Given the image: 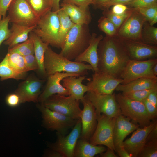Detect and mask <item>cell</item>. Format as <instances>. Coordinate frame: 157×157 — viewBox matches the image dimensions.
Segmentation results:
<instances>
[{
  "mask_svg": "<svg viewBox=\"0 0 157 157\" xmlns=\"http://www.w3.org/2000/svg\"><path fill=\"white\" fill-rule=\"evenodd\" d=\"M97 53L99 71L117 78H120L121 73L131 60L121 39L117 35L104 37L99 44Z\"/></svg>",
  "mask_w": 157,
  "mask_h": 157,
  "instance_id": "6da1fadb",
  "label": "cell"
},
{
  "mask_svg": "<svg viewBox=\"0 0 157 157\" xmlns=\"http://www.w3.org/2000/svg\"><path fill=\"white\" fill-rule=\"evenodd\" d=\"M44 66L47 77L56 72L75 73L81 76L94 69L90 65L70 60L54 51L49 46L44 54Z\"/></svg>",
  "mask_w": 157,
  "mask_h": 157,
  "instance_id": "7a4b0ae2",
  "label": "cell"
},
{
  "mask_svg": "<svg viewBox=\"0 0 157 157\" xmlns=\"http://www.w3.org/2000/svg\"><path fill=\"white\" fill-rule=\"evenodd\" d=\"M91 37L88 25L75 24L68 33L60 53L70 60H74L88 47Z\"/></svg>",
  "mask_w": 157,
  "mask_h": 157,
  "instance_id": "3957f363",
  "label": "cell"
},
{
  "mask_svg": "<svg viewBox=\"0 0 157 157\" xmlns=\"http://www.w3.org/2000/svg\"><path fill=\"white\" fill-rule=\"evenodd\" d=\"M59 29L58 11L51 10L39 19L32 31L44 42L61 49L59 40Z\"/></svg>",
  "mask_w": 157,
  "mask_h": 157,
  "instance_id": "277c9868",
  "label": "cell"
},
{
  "mask_svg": "<svg viewBox=\"0 0 157 157\" xmlns=\"http://www.w3.org/2000/svg\"><path fill=\"white\" fill-rule=\"evenodd\" d=\"M121 114L129 118L143 127L149 125L151 120L143 103L131 99L119 93L115 94Z\"/></svg>",
  "mask_w": 157,
  "mask_h": 157,
  "instance_id": "5b68a950",
  "label": "cell"
},
{
  "mask_svg": "<svg viewBox=\"0 0 157 157\" xmlns=\"http://www.w3.org/2000/svg\"><path fill=\"white\" fill-rule=\"evenodd\" d=\"M80 102L71 95L56 94L49 97L42 104L52 110L78 120L80 119L82 110L80 107Z\"/></svg>",
  "mask_w": 157,
  "mask_h": 157,
  "instance_id": "8992f818",
  "label": "cell"
},
{
  "mask_svg": "<svg viewBox=\"0 0 157 157\" xmlns=\"http://www.w3.org/2000/svg\"><path fill=\"white\" fill-rule=\"evenodd\" d=\"M42 114L43 124L47 129L56 131L63 135H66L72 129L77 120L67 117L44 106L42 103L38 106Z\"/></svg>",
  "mask_w": 157,
  "mask_h": 157,
  "instance_id": "52a82bcc",
  "label": "cell"
},
{
  "mask_svg": "<svg viewBox=\"0 0 157 157\" xmlns=\"http://www.w3.org/2000/svg\"><path fill=\"white\" fill-rule=\"evenodd\" d=\"M96 114L97 124L90 142L95 145H104L115 151L113 134L116 117H109L103 114Z\"/></svg>",
  "mask_w": 157,
  "mask_h": 157,
  "instance_id": "ba28073f",
  "label": "cell"
},
{
  "mask_svg": "<svg viewBox=\"0 0 157 157\" xmlns=\"http://www.w3.org/2000/svg\"><path fill=\"white\" fill-rule=\"evenodd\" d=\"M157 63V58L144 60H131L121 73L120 78L123 80L121 84L124 85L140 78H153L152 67Z\"/></svg>",
  "mask_w": 157,
  "mask_h": 157,
  "instance_id": "9c48e42d",
  "label": "cell"
},
{
  "mask_svg": "<svg viewBox=\"0 0 157 157\" xmlns=\"http://www.w3.org/2000/svg\"><path fill=\"white\" fill-rule=\"evenodd\" d=\"M10 22L27 26L37 25L39 19L26 0H13L8 8Z\"/></svg>",
  "mask_w": 157,
  "mask_h": 157,
  "instance_id": "30bf717a",
  "label": "cell"
},
{
  "mask_svg": "<svg viewBox=\"0 0 157 157\" xmlns=\"http://www.w3.org/2000/svg\"><path fill=\"white\" fill-rule=\"evenodd\" d=\"M81 129V121L79 119L68 135H63L56 132V141L54 143H48V146L51 149L60 153L63 157H74L75 147L80 137Z\"/></svg>",
  "mask_w": 157,
  "mask_h": 157,
  "instance_id": "8fae6325",
  "label": "cell"
},
{
  "mask_svg": "<svg viewBox=\"0 0 157 157\" xmlns=\"http://www.w3.org/2000/svg\"><path fill=\"white\" fill-rule=\"evenodd\" d=\"M85 95L94 107L97 114H103L111 118L121 114L115 94H99L88 91Z\"/></svg>",
  "mask_w": 157,
  "mask_h": 157,
  "instance_id": "7c38bea8",
  "label": "cell"
},
{
  "mask_svg": "<svg viewBox=\"0 0 157 157\" xmlns=\"http://www.w3.org/2000/svg\"><path fill=\"white\" fill-rule=\"evenodd\" d=\"M146 21L144 17L136 9L133 8L118 29L116 35L122 38L140 41L142 27Z\"/></svg>",
  "mask_w": 157,
  "mask_h": 157,
  "instance_id": "4fadbf2b",
  "label": "cell"
},
{
  "mask_svg": "<svg viewBox=\"0 0 157 157\" xmlns=\"http://www.w3.org/2000/svg\"><path fill=\"white\" fill-rule=\"evenodd\" d=\"M122 81L121 78H115L104 72H94L92 78L87 84L88 91L99 94H112Z\"/></svg>",
  "mask_w": 157,
  "mask_h": 157,
  "instance_id": "5bb4252c",
  "label": "cell"
},
{
  "mask_svg": "<svg viewBox=\"0 0 157 157\" xmlns=\"http://www.w3.org/2000/svg\"><path fill=\"white\" fill-rule=\"evenodd\" d=\"M119 38L131 60H141L157 58V46L148 44L139 41Z\"/></svg>",
  "mask_w": 157,
  "mask_h": 157,
  "instance_id": "9a60e30c",
  "label": "cell"
},
{
  "mask_svg": "<svg viewBox=\"0 0 157 157\" xmlns=\"http://www.w3.org/2000/svg\"><path fill=\"white\" fill-rule=\"evenodd\" d=\"M80 101L83 104V108L80 116L82 129L79 138L88 141L97 126L96 113L94 107L85 95Z\"/></svg>",
  "mask_w": 157,
  "mask_h": 157,
  "instance_id": "2e32d148",
  "label": "cell"
},
{
  "mask_svg": "<svg viewBox=\"0 0 157 157\" xmlns=\"http://www.w3.org/2000/svg\"><path fill=\"white\" fill-rule=\"evenodd\" d=\"M44 81L31 75L20 83L15 92L19 97L20 103L38 101Z\"/></svg>",
  "mask_w": 157,
  "mask_h": 157,
  "instance_id": "e0dca14e",
  "label": "cell"
},
{
  "mask_svg": "<svg viewBox=\"0 0 157 157\" xmlns=\"http://www.w3.org/2000/svg\"><path fill=\"white\" fill-rule=\"evenodd\" d=\"M81 76L75 73L56 72L47 77V81L45 87L39 96L38 101L41 103L52 95L58 94L68 96L69 94L68 90L60 83L63 79L70 76L78 77Z\"/></svg>",
  "mask_w": 157,
  "mask_h": 157,
  "instance_id": "ac0fdd59",
  "label": "cell"
},
{
  "mask_svg": "<svg viewBox=\"0 0 157 157\" xmlns=\"http://www.w3.org/2000/svg\"><path fill=\"white\" fill-rule=\"evenodd\" d=\"M157 124V121L148 126L138 128L131 136L123 142V146L131 157H137L144 146L149 133Z\"/></svg>",
  "mask_w": 157,
  "mask_h": 157,
  "instance_id": "d6986e66",
  "label": "cell"
},
{
  "mask_svg": "<svg viewBox=\"0 0 157 157\" xmlns=\"http://www.w3.org/2000/svg\"><path fill=\"white\" fill-rule=\"evenodd\" d=\"M129 118L122 114L116 117L113 134L115 149L123 146L125 138L138 128L139 124L131 122Z\"/></svg>",
  "mask_w": 157,
  "mask_h": 157,
  "instance_id": "ffe728a7",
  "label": "cell"
},
{
  "mask_svg": "<svg viewBox=\"0 0 157 157\" xmlns=\"http://www.w3.org/2000/svg\"><path fill=\"white\" fill-rule=\"evenodd\" d=\"M103 37L101 34L98 35L95 33H92L89 46L82 53L74 59V61L79 62H87L93 67L94 72H99L97 49L99 44Z\"/></svg>",
  "mask_w": 157,
  "mask_h": 157,
  "instance_id": "44dd1931",
  "label": "cell"
},
{
  "mask_svg": "<svg viewBox=\"0 0 157 157\" xmlns=\"http://www.w3.org/2000/svg\"><path fill=\"white\" fill-rule=\"evenodd\" d=\"M91 78L85 76H70L63 79V86L76 100L80 101L84 97V94L88 91L87 86L82 83L83 80L90 81Z\"/></svg>",
  "mask_w": 157,
  "mask_h": 157,
  "instance_id": "7402d4cb",
  "label": "cell"
},
{
  "mask_svg": "<svg viewBox=\"0 0 157 157\" xmlns=\"http://www.w3.org/2000/svg\"><path fill=\"white\" fill-rule=\"evenodd\" d=\"M61 8L75 24L88 25L92 17L89 8L84 9L74 4L62 3Z\"/></svg>",
  "mask_w": 157,
  "mask_h": 157,
  "instance_id": "603a6c76",
  "label": "cell"
},
{
  "mask_svg": "<svg viewBox=\"0 0 157 157\" xmlns=\"http://www.w3.org/2000/svg\"><path fill=\"white\" fill-rule=\"evenodd\" d=\"M37 25L27 26L12 23L11 33L9 38L3 42L10 49L16 44L23 42L29 38L28 34Z\"/></svg>",
  "mask_w": 157,
  "mask_h": 157,
  "instance_id": "cb8c5ba5",
  "label": "cell"
},
{
  "mask_svg": "<svg viewBox=\"0 0 157 157\" xmlns=\"http://www.w3.org/2000/svg\"><path fill=\"white\" fill-rule=\"evenodd\" d=\"M156 87H157V77L153 78H140L125 84H120L115 90L125 92L149 89Z\"/></svg>",
  "mask_w": 157,
  "mask_h": 157,
  "instance_id": "d4e9b609",
  "label": "cell"
},
{
  "mask_svg": "<svg viewBox=\"0 0 157 157\" xmlns=\"http://www.w3.org/2000/svg\"><path fill=\"white\" fill-rule=\"evenodd\" d=\"M29 36L32 37L33 40L34 55L38 65V71L43 76L47 77L44 68V57L45 53L49 45L43 42L32 31L30 33Z\"/></svg>",
  "mask_w": 157,
  "mask_h": 157,
  "instance_id": "484cf974",
  "label": "cell"
},
{
  "mask_svg": "<svg viewBox=\"0 0 157 157\" xmlns=\"http://www.w3.org/2000/svg\"><path fill=\"white\" fill-rule=\"evenodd\" d=\"M58 14L60 22L59 40L61 49L64 46L68 33L75 24L62 8L58 11Z\"/></svg>",
  "mask_w": 157,
  "mask_h": 157,
  "instance_id": "4316f807",
  "label": "cell"
},
{
  "mask_svg": "<svg viewBox=\"0 0 157 157\" xmlns=\"http://www.w3.org/2000/svg\"><path fill=\"white\" fill-rule=\"evenodd\" d=\"M26 73H22L17 71L8 63L5 58L0 63V80L4 81L8 79L18 80L24 78Z\"/></svg>",
  "mask_w": 157,
  "mask_h": 157,
  "instance_id": "83f0119b",
  "label": "cell"
},
{
  "mask_svg": "<svg viewBox=\"0 0 157 157\" xmlns=\"http://www.w3.org/2000/svg\"><path fill=\"white\" fill-rule=\"evenodd\" d=\"M35 15L39 19L51 10L52 0H26Z\"/></svg>",
  "mask_w": 157,
  "mask_h": 157,
  "instance_id": "f1b7e54d",
  "label": "cell"
},
{
  "mask_svg": "<svg viewBox=\"0 0 157 157\" xmlns=\"http://www.w3.org/2000/svg\"><path fill=\"white\" fill-rule=\"evenodd\" d=\"M151 45L157 46V28L150 25L146 21L144 23L142 31L140 41Z\"/></svg>",
  "mask_w": 157,
  "mask_h": 157,
  "instance_id": "f546056e",
  "label": "cell"
},
{
  "mask_svg": "<svg viewBox=\"0 0 157 157\" xmlns=\"http://www.w3.org/2000/svg\"><path fill=\"white\" fill-rule=\"evenodd\" d=\"M8 64L19 72L27 73L23 56L15 52L8 51L5 56Z\"/></svg>",
  "mask_w": 157,
  "mask_h": 157,
  "instance_id": "4dcf8cb0",
  "label": "cell"
},
{
  "mask_svg": "<svg viewBox=\"0 0 157 157\" xmlns=\"http://www.w3.org/2000/svg\"><path fill=\"white\" fill-rule=\"evenodd\" d=\"M8 51L16 53L23 56L34 54L33 40L32 37L29 36L26 40L8 49Z\"/></svg>",
  "mask_w": 157,
  "mask_h": 157,
  "instance_id": "1f68e13d",
  "label": "cell"
},
{
  "mask_svg": "<svg viewBox=\"0 0 157 157\" xmlns=\"http://www.w3.org/2000/svg\"><path fill=\"white\" fill-rule=\"evenodd\" d=\"M133 8H129L124 13L120 15L114 14L109 9L103 10L104 16L109 19L115 25L117 30L126 19L133 11Z\"/></svg>",
  "mask_w": 157,
  "mask_h": 157,
  "instance_id": "d6a6232c",
  "label": "cell"
},
{
  "mask_svg": "<svg viewBox=\"0 0 157 157\" xmlns=\"http://www.w3.org/2000/svg\"><path fill=\"white\" fill-rule=\"evenodd\" d=\"M93 145L88 141L78 139L75 147L74 157H91Z\"/></svg>",
  "mask_w": 157,
  "mask_h": 157,
  "instance_id": "836d02e7",
  "label": "cell"
},
{
  "mask_svg": "<svg viewBox=\"0 0 157 157\" xmlns=\"http://www.w3.org/2000/svg\"><path fill=\"white\" fill-rule=\"evenodd\" d=\"M98 26L107 36H113L116 35L117 28L109 19L104 16L99 19Z\"/></svg>",
  "mask_w": 157,
  "mask_h": 157,
  "instance_id": "e575fe53",
  "label": "cell"
},
{
  "mask_svg": "<svg viewBox=\"0 0 157 157\" xmlns=\"http://www.w3.org/2000/svg\"><path fill=\"white\" fill-rule=\"evenodd\" d=\"M157 87L149 89L132 92H122L124 96L134 100L142 102L147 97L149 94Z\"/></svg>",
  "mask_w": 157,
  "mask_h": 157,
  "instance_id": "d590c367",
  "label": "cell"
},
{
  "mask_svg": "<svg viewBox=\"0 0 157 157\" xmlns=\"http://www.w3.org/2000/svg\"><path fill=\"white\" fill-rule=\"evenodd\" d=\"M138 157H157V140L146 142Z\"/></svg>",
  "mask_w": 157,
  "mask_h": 157,
  "instance_id": "8d00e7d4",
  "label": "cell"
},
{
  "mask_svg": "<svg viewBox=\"0 0 157 157\" xmlns=\"http://www.w3.org/2000/svg\"><path fill=\"white\" fill-rule=\"evenodd\" d=\"M9 22V18L8 15L5 18L0 20V46L10 35L11 31L8 28Z\"/></svg>",
  "mask_w": 157,
  "mask_h": 157,
  "instance_id": "74e56055",
  "label": "cell"
},
{
  "mask_svg": "<svg viewBox=\"0 0 157 157\" xmlns=\"http://www.w3.org/2000/svg\"><path fill=\"white\" fill-rule=\"evenodd\" d=\"M125 5L130 8L153 7L157 6V0H133Z\"/></svg>",
  "mask_w": 157,
  "mask_h": 157,
  "instance_id": "f35d334b",
  "label": "cell"
},
{
  "mask_svg": "<svg viewBox=\"0 0 157 157\" xmlns=\"http://www.w3.org/2000/svg\"><path fill=\"white\" fill-rule=\"evenodd\" d=\"M24 57L27 72L39 69V66L34 54H31Z\"/></svg>",
  "mask_w": 157,
  "mask_h": 157,
  "instance_id": "ab89813d",
  "label": "cell"
},
{
  "mask_svg": "<svg viewBox=\"0 0 157 157\" xmlns=\"http://www.w3.org/2000/svg\"><path fill=\"white\" fill-rule=\"evenodd\" d=\"M150 22L157 14V6L150 8H135Z\"/></svg>",
  "mask_w": 157,
  "mask_h": 157,
  "instance_id": "60d3db41",
  "label": "cell"
},
{
  "mask_svg": "<svg viewBox=\"0 0 157 157\" xmlns=\"http://www.w3.org/2000/svg\"><path fill=\"white\" fill-rule=\"evenodd\" d=\"M142 102L145 106L151 120L156 118L157 115V107L149 101L147 98Z\"/></svg>",
  "mask_w": 157,
  "mask_h": 157,
  "instance_id": "b9f144b4",
  "label": "cell"
},
{
  "mask_svg": "<svg viewBox=\"0 0 157 157\" xmlns=\"http://www.w3.org/2000/svg\"><path fill=\"white\" fill-rule=\"evenodd\" d=\"M93 0H63L62 3L74 4L84 9L89 8Z\"/></svg>",
  "mask_w": 157,
  "mask_h": 157,
  "instance_id": "7bdbcfd3",
  "label": "cell"
},
{
  "mask_svg": "<svg viewBox=\"0 0 157 157\" xmlns=\"http://www.w3.org/2000/svg\"><path fill=\"white\" fill-rule=\"evenodd\" d=\"M6 102L8 106L15 107L20 103V100L19 96L15 93L8 95L6 99Z\"/></svg>",
  "mask_w": 157,
  "mask_h": 157,
  "instance_id": "ee69618b",
  "label": "cell"
},
{
  "mask_svg": "<svg viewBox=\"0 0 157 157\" xmlns=\"http://www.w3.org/2000/svg\"><path fill=\"white\" fill-rule=\"evenodd\" d=\"M13 0H0V20L5 18L8 8Z\"/></svg>",
  "mask_w": 157,
  "mask_h": 157,
  "instance_id": "f6af8a7d",
  "label": "cell"
},
{
  "mask_svg": "<svg viewBox=\"0 0 157 157\" xmlns=\"http://www.w3.org/2000/svg\"><path fill=\"white\" fill-rule=\"evenodd\" d=\"M128 8L125 5L118 3L113 5L111 10L114 14L120 15L125 13Z\"/></svg>",
  "mask_w": 157,
  "mask_h": 157,
  "instance_id": "bcb514c9",
  "label": "cell"
},
{
  "mask_svg": "<svg viewBox=\"0 0 157 157\" xmlns=\"http://www.w3.org/2000/svg\"><path fill=\"white\" fill-rule=\"evenodd\" d=\"M133 0H112L102 5L99 9L103 10L109 9L111 6L115 4L120 3L125 5Z\"/></svg>",
  "mask_w": 157,
  "mask_h": 157,
  "instance_id": "7dc6e473",
  "label": "cell"
},
{
  "mask_svg": "<svg viewBox=\"0 0 157 157\" xmlns=\"http://www.w3.org/2000/svg\"><path fill=\"white\" fill-rule=\"evenodd\" d=\"M147 99L157 107V88L155 89L149 94Z\"/></svg>",
  "mask_w": 157,
  "mask_h": 157,
  "instance_id": "c3c4849f",
  "label": "cell"
},
{
  "mask_svg": "<svg viewBox=\"0 0 157 157\" xmlns=\"http://www.w3.org/2000/svg\"><path fill=\"white\" fill-rule=\"evenodd\" d=\"M155 140H157V124L149 133L146 139V143Z\"/></svg>",
  "mask_w": 157,
  "mask_h": 157,
  "instance_id": "681fc988",
  "label": "cell"
},
{
  "mask_svg": "<svg viewBox=\"0 0 157 157\" xmlns=\"http://www.w3.org/2000/svg\"><path fill=\"white\" fill-rule=\"evenodd\" d=\"M112 0H93L92 5L95 9H99L103 5Z\"/></svg>",
  "mask_w": 157,
  "mask_h": 157,
  "instance_id": "f907efd6",
  "label": "cell"
},
{
  "mask_svg": "<svg viewBox=\"0 0 157 157\" xmlns=\"http://www.w3.org/2000/svg\"><path fill=\"white\" fill-rule=\"evenodd\" d=\"M115 151L120 157H131L130 155L124 148L123 146L115 148Z\"/></svg>",
  "mask_w": 157,
  "mask_h": 157,
  "instance_id": "816d5d0a",
  "label": "cell"
},
{
  "mask_svg": "<svg viewBox=\"0 0 157 157\" xmlns=\"http://www.w3.org/2000/svg\"><path fill=\"white\" fill-rule=\"evenodd\" d=\"M44 156L48 157H63L60 153L51 149L46 151Z\"/></svg>",
  "mask_w": 157,
  "mask_h": 157,
  "instance_id": "f5cc1de1",
  "label": "cell"
},
{
  "mask_svg": "<svg viewBox=\"0 0 157 157\" xmlns=\"http://www.w3.org/2000/svg\"><path fill=\"white\" fill-rule=\"evenodd\" d=\"M114 150L108 147L107 150L104 153L100 154V156L101 157H117L114 153Z\"/></svg>",
  "mask_w": 157,
  "mask_h": 157,
  "instance_id": "db71d44e",
  "label": "cell"
},
{
  "mask_svg": "<svg viewBox=\"0 0 157 157\" xmlns=\"http://www.w3.org/2000/svg\"><path fill=\"white\" fill-rule=\"evenodd\" d=\"M52 6L51 10L53 11H57L60 9V0H52Z\"/></svg>",
  "mask_w": 157,
  "mask_h": 157,
  "instance_id": "11a10c76",
  "label": "cell"
},
{
  "mask_svg": "<svg viewBox=\"0 0 157 157\" xmlns=\"http://www.w3.org/2000/svg\"><path fill=\"white\" fill-rule=\"evenodd\" d=\"M153 74L155 77L157 76V63L155 64L152 67V69Z\"/></svg>",
  "mask_w": 157,
  "mask_h": 157,
  "instance_id": "9f6ffc18",
  "label": "cell"
},
{
  "mask_svg": "<svg viewBox=\"0 0 157 157\" xmlns=\"http://www.w3.org/2000/svg\"><path fill=\"white\" fill-rule=\"evenodd\" d=\"M157 22V14L156 15L153 19L149 23V25L151 26L153 25Z\"/></svg>",
  "mask_w": 157,
  "mask_h": 157,
  "instance_id": "6f0895ef",
  "label": "cell"
}]
</instances>
